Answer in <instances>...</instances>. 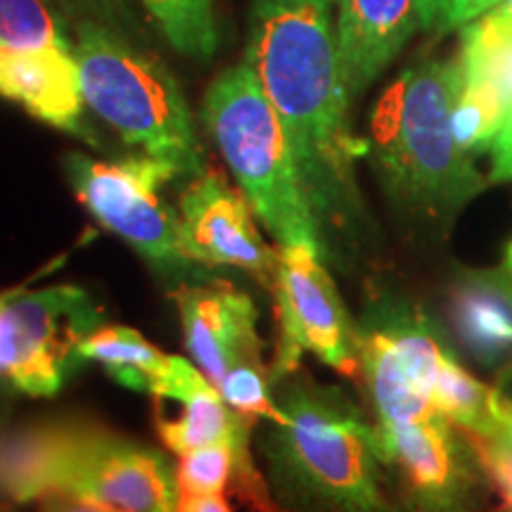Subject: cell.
Instances as JSON below:
<instances>
[{
    "mask_svg": "<svg viewBox=\"0 0 512 512\" xmlns=\"http://www.w3.org/2000/svg\"><path fill=\"white\" fill-rule=\"evenodd\" d=\"M501 512H505V510H501Z\"/></svg>",
    "mask_w": 512,
    "mask_h": 512,
    "instance_id": "obj_30",
    "label": "cell"
},
{
    "mask_svg": "<svg viewBox=\"0 0 512 512\" xmlns=\"http://www.w3.org/2000/svg\"><path fill=\"white\" fill-rule=\"evenodd\" d=\"M72 22H95L133 38L138 31L136 12L128 0H55Z\"/></svg>",
    "mask_w": 512,
    "mask_h": 512,
    "instance_id": "obj_24",
    "label": "cell"
},
{
    "mask_svg": "<svg viewBox=\"0 0 512 512\" xmlns=\"http://www.w3.org/2000/svg\"><path fill=\"white\" fill-rule=\"evenodd\" d=\"M183 252L192 264L207 268H238L259 280L268 292L278 273V249L256 226L247 197L214 169H204L183 190L178 202Z\"/></svg>",
    "mask_w": 512,
    "mask_h": 512,
    "instance_id": "obj_12",
    "label": "cell"
},
{
    "mask_svg": "<svg viewBox=\"0 0 512 512\" xmlns=\"http://www.w3.org/2000/svg\"><path fill=\"white\" fill-rule=\"evenodd\" d=\"M83 100L126 145L162 159L178 176H200L204 155L176 76L133 38L95 22L74 24Z\"/></svg>",
    "mask_w": 512,
    "mask_h": 512,
    "instance_id": "obj_6",
    "label": "cell"
},
{
    "mask_svg": "<svg viewBox=\"0 0 512 512\" xmlns=\"http://www.w3.org/2000/svg\"><path fill=\"white\" fill-rule=\"evenodd\" d=\"M245 62L283 119L325 261H339L366 219L354 171L366 140L351 133L335 0H256Z\"/></svg>",
    "mask_w": 512,
    "mask_h": 512,
    "instance_id": "obj_1",
    "label": "cell"
},
{
    "mask_svg": "<svg viewBox=\"0 0 512 512\" xmlns=\"http://www.w3.org/2000/svg\"><path fill=\"white\" fill-rule=\"evenodd\" d=\"M278 347L271 363L273 384L299 373L306 354L344 377L361 375L358 328L316 245L278 247L273 283Z\"/></svg>",
    "mask_w": 512,
    "mask_h": 512,
    "instance_id": "obj_10",
    "label": "cell"
},
{
    "mask_svg": "<svg viewBox=\"0 0 512 512\" xmlns=\"http://www.w3.org/2000/svg\"><path fill=\"white\" fill-rule=\"evenodd\" d=\"M458 64L463 83L491 88L512 105V19L494 8L465 24Z\"/></svg>",
    "mask_w": 512,
    "mask_h": 512,
    "instance_id": "obj_18",
    "label": "cell"
},
{
    "mask_svg": "<svg viewBox=\"0 0 512 512\" xmlns=\"http://www.w3.org/2000/svg\"><path fill=\"white\" fill-rule=\"evenodd\" d=\"M285 418L264 422L268 489L292 512H394L380 437L342 389L297 377L275 396Z\"/></svg>",
    "mask_w": 512,
    "mask_h": 512,
    "instance_id": "obj_3",
    "label": "cell"
},
{
    "mask_svg": "<svg viewBox=\"0 0 512 512\" xmlns=\"http://www.w3.org/2000/svg\"><path fill=\"white\" fill-rule=\"evenodd\" d=\"M233 477V444L204 446L178 456V494H223Z\"/></svg>",
    "mask_w": 512,
    "mask_h": 512,
    "instance_id": "obj_22",
    "label": "cell"
},
{
    "mask_svg": "<svg viewBox=\"0 0 512 512\" xmlns=\"http://www.w3.org/2000/svg\"><path fill=\"white\" fill-rule=\"evenodd\" d=\"M491 415L494 432L489 437L470 434V439L489 477L491 491L501 498L503 510L512 512V363L498 373L491 387Z\"/></svg>",
    "mask_w": 512,
    "mask_h": 512,
    "instance_id": "obj_21",
    "label": "cell"
},
{
    "mask_svg": "<svg viewBox=\"0 0 512 512\" xmlns=\"http://www.w3.org/2000/svg\"><path fill=\"white\" fill-rule=\"evenodd\" d=\"M458 60H420L384 88L370 112L366 155L399 214L448 228L489 181L453 133Z\"/></svg>",
    "mask_w": 512,
    "mask_h": 512,
    "instance_id": "obj_2",
    "label": "cell"
},
{
    "mask_svg": "<svg viewBox=\"0 0 512 512\" xmlns=\"http://www.w3.org/2000/svg\"><path fill=\"white\" fill-rule=\"evenodd\" d=\"M176 512H230L223 494H178Z\"/></svg>",
    "mask_w": 512,
    "mask_h": 512,
    "instance_id": "obj_27",
    "label": "cell"
},
{
    "mask_svg": "<svg viewBox=\"0 0 512 512\" xmlns=\"http://www.w3.org/2000/svg\"><path fill=\"white\" fill-rule=\"evenodd\" d=\"M384 472L411 512H479L491 489L470 434L444 413L377 425Z\"/></svg>",
    "mask_w": 512,
    "mask_h": 512,
    "instance_id": "obj_11",
    "label": "cell"
},
{
    "mask_svg": "<svg viewBox=\"0 0 512 512\" xmlns=\"http://www.w3.org/2000/svg\"><path fill=\"white\" fill-rule=\"evenodd\" d=\"M83 363H98L114 382L157 401L181 403L211 384L195 363L169 356L126 325H100L81 342Z\"/></svg>",
    "mask_w": 512,
    "mask_h": 512,
    "instance_id": "obj_15",
    "label": "cell"
},
{
    "mask_svg": "<svg viewBox=\"0 0 512 512\" xmlns=\"http://www.w3.org/2000/svg\"><path fill=\"white\" fill-rule=\"evenodd\" d=\"M36 512H121V510L100 501H93V498L69 494V491H53V494L43 496L41 501H38Z\"/></svg>",
    "mask_w": 512,
    "mask_h": 512,
    "instance_id": "obj_26",
    "label": "cell"
},
{
    "mask_svg": "<svg viewBox=\"0 0 512 512\" xmlns=\"http://www.w3.org/2000/svg\"><path fill=\"white\" fill-rule=\"evenodd\" d=\"M69 491L121 512H176L178 486L162 453L93 422L0 432V496L38 503Z\"/></svg>",
    "mask_w": 512,
    "mask_h": 512,
    "instance_id": "obj_4",
    "label": "cell"
},
{
    "mask_svg": "<svg viewBox=\"0 0 512 512\" xmlns=\"http://www.w3.org/2000/svg\"><path fill=\"white\" fill-rule=\"evenodd\" d=\"M496 10H498V12H503L505 17H510V19H512V0H503L501 5H496Z\"/></svg>",
    "mask_w": 512,
    "mask_h": 512,
    "instance_id": "obj_29",
    "label": "cell"
},
{
    "mask_svg": "<svg viewBox=\"0 0 512 512\" xmlns=\"http://www.w3.org/2000/svg\"><path fill=\"white\" fill-rule=\"evenodd\" d=\"M202 124L266 233L280 247L316 245L323 254L283 119L247 62L223 69L207 88Z\"/></svg>",
    "mask_w": 512,
    "mask_h": 512,
    "instance_id": "obj_5",
    "label": "cell"
},
{
    "mask_svg": "<svg viewBox=\"0 0 512 512\" xmlns=\"http://www.w3.org/2000/svg\"><path fill=\"white\" fill-rule=\"evenodd\" d=\"M159 34L176 53L209 62L219 50L214 0H140Z\"/></svg>",
    "mask_w": 512,
    "mask_h": 512,
    "instance_id": "obj_19",
    "label": "cell"
},
{
    "mask_svg": "<svg viewBox=\"0 0 512 512\" xmlns=\"http://www.w3.org/2000/svg\"><path fill=\"white\" fill-rule=\"evenodd\" d=\"M74 22L55 0H0V43L12 48H74Z\"/></svg>",
    "mask_w": 512,
    "mask_h": 512,
    "instance_id": "obj_20",
    "label": "cell"
},
{
    "mask_svg": "<svg viewBox=\"0 0 512 512\" xmlns=\"http://www.w3.org/2000/svg\"><path fill=\"white\" fill-rule=\"evenodd\" d=\"M503 0H418L420 27L432 34H446L486 15Z\"/></svg>",
    "mask_w": 512,
    "mask_h": 512,
    "instance_id": "obj_23",
    "label": "cell"
},
{
    "mask_svg": "<svg viewBox=\"0 0 512 512\" xmlns=\"http://www.w3.org/2000/svg\"><path fill=\"white\" fill-rule=\"evenodd\" d=\"M456 342L484 370L512 363V278L505 268H463L448 287Z\"/></svg>",
    "mask_w": 512,
    "mask_h": 512,
    "instance_id": "obj_16",
    "label": "cell"
},
{
    "mask_svg": "<svg viewBox=\"0 0 512 512\" xmlns=\"http://www.w3.org/2000/svg\"><path fill=\"white\" fill-rule=\"evenodd\" d=\"M337 43L351 100L361 98L420 27L418 0H335Z\"/></svg>",
    "mask_w": 512,
    "mask_h": 512,
    "instance_id": "obj_14",
    "label": "cell"
},
{
    "mask_svg": "<svg viewBox=\"0 0 512 512\" xmlns=\"http://www.w3.org/2000/svg\"><path fill=\"white\" fill-rule=\"evenodd\" d=\"M102 325L91 294L76 285L0 297V387L55 396L83 366L81 342Z\"/></svg>",
    "mask_w": 512,
    "mask_h": 512,
    "instance_id": "obj_9",
    "label": "cell"
},
{
    "mask_svg": "<svg viewBox=\"0 0 512 512\" xmlns=\"http://www.w3.org/2000/svg\"><path fill=\"white\" fill-rule=\"evenodd\" d=\"M183 325L185 349L221 399L249 422L285 418L264 366L259 311L252 297L221 280L181 285L171 294Z\"/></svg>",
    "mask_w": 512,
    "mask_h": 512,
    "instance_id": "obj_7",
    "label": "cell"
},
{
    "mask_svg": "<svg viewBox=\"0 0 512 512\" xmlns=\"http://www.w3.org/2000/svg\"><path fill=\"white\" fill-rule=\"evenodd\" d=\"M503 268H505V271L510 273V278H512V240L508 242V247H505V259H503Z\"/></svg>",
    "mask_w": 512,
    "mask_h": 512,
    "instance_id": "obj_28",
    "label": "cell"
},
{
    "mask_svg": "<svg viewBox=\"0 0 512 512\" xmlns=\"http://www.w3.org/2000/svg\"><path fill=\"white\" fill-rule=\"evenodd\" d=\"M64 171L81 207L157 273L200 278L195 271H207L185 256L178 211L162 195L164 185L178 176L174 166L145 152L119 159L72 152L64 157Z\"/></svg>",
    "mask_w": 512,
    "mask_h": 512,
    "instance_id": "obj_8",
    "label": "cell"
},
{
    "mask_svg": "<svg viewBox=\"0 0 512 512\" xmlns=\"http://www.w3.org/2000/svg\"><path fill=\"white\" fill-rule=\"evenodd\" d=\"M0 98L43 124L95 143L83 126V88L74 48H12L0 43Z\"/></svg>",
    "mask_w": 512,
    "mask_h": 512,
    "instance_id": "obj_13",
    "label": "cell"
},
{
    "mask_svg": "<svg viewBox=\"0 0 512 512\" xmlns=\"http://www.w3.org/2000/svg\"><path fill=\"white\" fill-rule=\"evenodd\" d=\"M181 415L178 418H166L157 415V434L176 456L197 451L204 446L216 444H233V439L245 430L247 425L254 427V422L235 413L221 394L216 392L214 384L192 394L190 399L181 401Z\"/></svg>",
    "mask_w": 512,
    "mask_h": 512,
    "instance_id": "obj_17",
    "label": "cell"
},
{
    "mask_svg": "<svg viewBox=\"0 0 512 512\" xmlns=\"http://www.w3.org/2000/svg\"><path fill=\"white\" fill-rule=\"evenodd\" d=\"M491 183L512 181V105L505 114L501 131L491 145Z\"/></svg>",
    "mask_w": 512,
    "mask_h": 512,
    "instance_id": "obj_25",
    "label": "cell"
}]
</instances>
